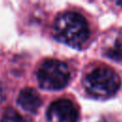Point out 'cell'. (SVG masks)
<instances>
[{
    "label": "cell",
    "instance_id": "1",
    "mask_svg": "<svg viewBox=\"0 0 122 122\" xmlns=\"http://www.w3.org/2000/svg\"><path fill=\"white\" fill-rule=\"evenodd\" d=\"M53 33L58 41L73 48H80L88 41L90 30L83 15L69 11L57 17L53 26Z\"/></svg>",
    "mask_w": 122,
    "mask_h": 122
},
{
    "label": "cell",
    "instance_id": "2",
    "mask_svg": "<svg viewBox=\"0 0 122 122\" xmlns=\"http://www.w3.org/2000/svg\"><path fill=\"white\" fill-rule=\"evenodd\" d=\"M121 84L118 74L110 68L92 70L85 79V88L89 94L96 98H109L116 93Z\"/></svg>",
    "mask_w": 122,
    "mask_h": 122
},
{
    "label": "cell",
    "instance_id": "3",
    "mask_svg": "<svg viewBox=\"0 0 122 122\" xmlns=\"http://www.w3.org/2000/svg\"><path fill=\"white\" fill-rule=\"evenodd\" d=\"M71 73L68 66L59 60H46L37 71L39 85L44 90L57 91L65 88L70 81Z\"/></svg>",
    "mask_w": 122,
    "mask_h": 122
},
{
    "label": "cell",
    "instance_id": "4",
    "mask_svg": "<svg viewBox=\"0 0 122 122\" xmlns=\"http://www.w3.org/2000/svg\"><path fill=\"white\" fill-rule=\"evenodd\" d=\"M47 117L49 122H77L78 112L71 101L58 99L50 105Z\"/></svg>",
    "mask_w": 122,
    "mask_h": 122
},
{
    "label": "cell",
    "instance_id": "5",
    "mask_svg": "<svg viewBox=\"0 0 122 122\" xmlns=\"http://www.w3.org/2000/svg\"><path fill=\"white\" fill-rule=\"evenodd\" d=\"M104 54L113 60L120 62L122 61V32L115 31L110 34L103 47Z\"/></svg>",
    "mask_w": 122,
    "mask_h": 122
},
{
    "label": "cell",
    "instance_id": "6",
    "mask_svg": "<svg viewBox=\"0 0 122 122\" xmlns=\"http://www.w3.org/2000/svg\"><path fill=\"white\" fill-rule=\"evenodd\" d=\"M17 103L23 110L30 112H36L40 108L42 101L35 90L27 88L20 92L17 98Z\"/></svg>",
    "mask_w": 122,
    "mask_h": 122
},
{
    "label": "cell",
    "instance_id": "7",
    "mask_svg": "<svg viewBox=\"0 0 122 122\" xmlns=\"http://www.w3.org/2000/svg\"><path fill=\"white\" fill-rule=\"evenodd\" d=\"M0 122H25V120L14 109L8 108L4 111Z\"/></svg>",
    "mask_w": 122,
    "mask_h": 122
},
{
    "label": "cell",
    "instance_id": "8",
    "mask_svg": "<svg viewBox=\"0 0 122 122\" xmlns=\"http://www.w3.org/2000/svg\"><path fill=\"white\" fill-rule=\"evenodd\" d=\"M96 122H115V121L110 116H104V117H101L100 119H98Z\"/></svg>",
    "mask_w": 122,
    "mask_h": 122
}]
</instances>
